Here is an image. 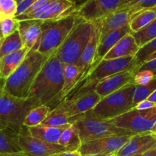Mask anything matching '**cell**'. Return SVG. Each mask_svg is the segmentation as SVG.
<instances>
[{
	"instance_id": "6da1fadb",
	"label": "cell",
	"mask_w": 156,
	"mask_h": 156,
	"mask_svg": "<svg viewBox=\"0 0 156 156\" xmlns=\"http://www.w3.org/2000/svg\"><path fill=\"white\" fill-rule=\"evenodd\" d=\"M64 84V65L56 54L52 53L37 76L29 97L34 98L41 105L54 108L59 105Z\"/></svg>"
},
{
	"instance_id": "7a4b0ae2",
	"label": "cell",
	"mask_w": 156,
	"mask_h": 156,
	"mask_svg": "<svg viewBox=\"0 0 156 156\" xmlns=\"http://www.w3.org/2000/svg\"><path fill=\"white\" fill-rule=\"evenodd\" d=\"M50 56L30 50L17 69L5 81L3 90L18 98H28L40 70Z\"/></svg>"
},
{
	"instance_id": "3957f363",
	"label": "cell",
	"mask_w": 156,
	"mask_h": 156,
	"mask_svg": "<svg viewBox=\"0 0 156 156\" xmlns=\"http://www.w3.org/2000/svg\"><path fill=\"white\" fill-rule=\"evenodd\" d=\"M141 66L142 63L136 56L108 60L102 59L97 65L88 69L87 74L84 76L81 83L75 91L74 94L94 89L101 81L117 73L129 70L139 71Z\"/></svg>"
},
{
	"instance_id": "277c9868",
	"label": "cell",
	"mask_w": 156,
	"mask_h": 156,
	"mask_svg": "<svg viewBox=\"0 0 156 156\" xmlns=\"http://www.w3.org/2000/svg\"><path fill=\"white\" fill-rule=\"evenodd\" d=\"M40 105L34 98H18L0 89V129L12 128L19 131L28 113Z\"/></svg>"
},
{
	"instance_id": "5b68a950",
	"label": "cell",
	"mask_w": 156,
	"mask_h": 156,
	"mask_svg": "<svg viewBox=\"0 0 156 156\" xmlns=\"http://www.w3.org/2000/svg\"><path fill=\"white\" fill-rule=\"evenodd\" d=\"M136 86L134 83L129 84L102 98L92 110L84 115L100 120H110L128 112L134 108L133 98Z\"/></svg>"
},
{
	"instance_id": "8992f818",
	"label": "cell",
	"mask_w": 156,
	"mask_h": 156,
	"mask_svg": "<svg viewBox=\"0 0 156 156\" xmlns=\"http://www.w3.org/2000/svg\"><path fill=\"white\" fill-rule=\"evenodd\" d=\"M79 18L74 13L59 19L43 21L37 51L46 56L56 51L73 30Z\"/></svg>"
},
{
	"instance_id": "52a82bcc",
	"label": "cell",
	"mask_w": 156,
	"mask_h": 156,
	"mask_svg": "<svg viewBox=\"0 0 156 156\" xmlns=\"http://www.w3.org/2000/svg\"><path fill=\"white\" fill-rule=\"evenodd\" d=\"M70 123L75 125L79 130L82 144L86 142L106 137L135 135L131 131L119 127L110 120L87 117L84 114L71 118Z\"/></svg>"
},
{
	"instance_id": "ba28073f",
	"label": "cell",
	"mask_w": 156,
	"mask_h": 156,
	"mask_svg": "<svg viewBox=\"0 0 156 156\" xmlns=\"http://www.w3.org/2000/svg\"><path fill=\"white\" fill-rule=\"evenodd\" d=\"M93 26V22L79 18L73 30L56 50V54L63 65L77 63L89 41Z\"/></svg>"
},
{
	"instance_id": "9c48e42d",
	"label": "cell",
	"mask_w": 156,
	"mask_h": 156,
	"mask_svg": "<svg viewBox=\"0 0 156 156\" xmlns=\"http://www.w3.org/2000/svg\"><path fill=\"white\" fill-rule=\"evenodd\" d=\"M110 121L134 134L153 132L156 126V107L146 111H140L133 108Z\"/></svg>"
},
{
	"instance_id": "30bf717a",
	"label": "cell",
	"mask_w": 156,
	"mask_h": 156,
	"mask_svg": "<svg viewBox=\"0 0 156 156\" xmlns=\"http://www.w3.org/2000/svg\"><path fill=\"white\" fill-rule=\"evenodd\" d=\"M127 0H86L77 6L75 14L85 21L94 22L120 9Z\"/></svg>"
},
{
	"instance_id": "8fae6325",
	"label": "cell",
	"mask_w": 156,
	"mask_h": 156,
	"mask_svg": "<svg viewBox=\"0 0 156 156\" xmlns=\"http://www.w3.org/2000/svg\"><path fill=\"white\" fill-rule=\"evenodd\" d=\"M18 143L22 152L28 156H51L66 152L61 145L45 143L34 138L24 126L18 132Z\"/></svg>"
},
{
	"instance_id": "7c38bea8",
	"label": "cell",
	"mask_w": 156,
	"mask_h": 156,
	"mask_svg": "<svg viewBox=\"0 0 156 156\" xmlns=\"http://www.w3.org/2000/svg\"><path fill=\"white\" fill-rule=\"evenodd\" d=\"M77 9L75 0H53L44 9L31 14H24L15 17L18 21L36 19L52 21L74 14Z\"/></svg>"
},
{
	"instance_id": "4fadbf2b",
	"label": "cell",
	"mask_w": 156,
	"mask_h": 156,
	"mask_svg": "<svg viewBox=\"0 0 156 156\" xmlns=\"http://www.w3.org/2000/svg\"><path fill=\"white\" fill-rule=\"evenodd\" d=\"M101 98L94 89L88 90L82 93L74 94L66 98L59 105L69 118L82 115L92 110L101 101Z\"/></svg>"
},
{
	"instance_id": "5bb4252c",
	"label": "cell",
	"mask_w": 156,
	"mask_h": 156,
	"mask_svg": "<svg viewBox=\"0 0 156 156\" xmlns=\"http://www.w3.org/2000/svg\"><path fill=\"white\" fill-rule=\"evenodd\" d=\"M133 136H115L98 139L83 143L79 149L82 155L105 154L114 155L129 141Z\"/></svg>"
},
{
	"instance_id": "9a60e30c",
	"label": "cell",
	"mask_w": 156,
	"mask_h": 156,
	"mask_svg": "<svg viewBox=\"0 0 156 156\" xmlns=\"http://www.w3.org/2000/svg\"><path fill=\"white\" fill-rule=\"evenodd\" d=\"M156 146V134L153 132L135 134L117 152L116 156L142 155Z\"/></svg>"
},
{
	"instance_id": "2e32d148",
	"label": "cell",
	"mask_w": 156,
	"mask_h": 156,
	"mask_svg": "<svg viewBox=\"0 0 156 156\" xmlns=\"http://www.w3.org/2000/svg\"><path fill=\"white\" fill-rule=\"evenodd\" d=\"M137 72L138 70H129L113 75L101 81L94 89L101 98L106 97L129 84L134 83V77Z\"/></svg>"
},
{
	"instance_id": "e0dca14e",
	"label": "cell",
	"mask_w": 156,
	"mask_h": 156,
	"mask_svg": "<svg viewBox=\"0 0 156 156\" xmlns=\"http://www.w3.org/2000/svg\"><path fill=\"white\" fill-rule=\"evenodd\" d=\"M43 21L36 19L19 21L18 32L24 47L29 50H37L42 33Z\"/></svg>"
},
{
	"instance_id": "ac0fdd59",
	"label": "cell",
	"mask_w": 156,
	"mask_h": 156,
	"mask_svg": "<svg viewBox=\"0 0 156 156\" xmlns=\"http://www.w3.org/2000/svg\"><path fill=\"white\" fill-rule=\"evenodd\" d=\"M94 23V26H93L89 41L85 47V50L82 52L81 56L79 57L77 63L76 64L84 76L87 74L90 67L94 63L98 47L99 42H100V28L97 23Z\"/></svg>"
},
{
	"instance_id": "d6986e66",
	"label": "cell",
	"mask_w": 156,
	"mask_h": 156,
	"mask_svg": "<svg viewBox=\"0 0 156 156\" xmlns=\"http://www.w3.org/2000/svg\"><path fill=\"white\" fill-rule=\"evenodd\" d=\"M129 33H132V30H131L130 27H129V24H127V25L124 26L121 28L113 30V31L109 32V33L106 34L104 36L101 37L100 42H99L98 47L97 53H96L94 63L91 65L90 68L94 67L100 61H101L103 58L106 56L107 53L116 45V44L121 38H123L125 35Z\"/></svg>"
},
{
	"instance_id": "ffe728a7",
	"label": "cell",
	"mask_w": 156,
	"mask_h": 156,
	"mask_svg": "<svg viewBox=\"0 0 156 156\" xmlns=\"http://www.w3.org/2000/svg\"><path fill=\"white\" fill-rule=\"evenodd\" d=\"M131 19V15L127 11L117 9L108 16L94 22L97 23L101 31V37H102L109 32L129 24Z\"/></svg>"
},
{
	"instance_id": "44dd1931",
	"label": "cell",
	"mask_w": 156,
	"mask_h": 156,
	"mask_svg": "<svg viewBox=\"0 0 156 156\" xmlns=\"http://www.w3.org/2000/svg\"><path fill=\"white\" fill-rule=\"evenodd\" d=\"M140 50L135 38L129 33L125 35L116 44V45L108 52L103 59H113L117 58L135 56Z\"/></svg>"
},
{
	"instance_id": "7402d4cb",
	"label": "cell",
	"mask_w": 156,
	"mask_h": 156,
	"mask_svg": "<svg viewBox=\"0 0 156 156\" xmlns=\"http://www.w3.org/2000/svg\"><path fill=\"white\" fill-rule=\"evenodd\" d=\"M83 77V74L81 73L76 64L64 65V84L59 98L60 103L66 100L67 96L74 90L76 91Z\"/></svg>"
},
{
	"instance_id": "603a6c76",
	"label": "cell",
	"mask_w": 156,
	"mask_h": 156,
	"mask_svg": "<svg viewBox=\"0 0 156 156\" xmlns=\"http://www.w3.org/2000/svg\"><path fill=\"white\" fill-rule=\"evenodd\" d=\"M30 51L26 47L8 54L0 59V78L6 80L21 64Z\"/></svg>"
},
{
	"instance_id": "cb8c5ba5",
	"label": "cell",
	"mask_w": 156,
	"mask_h": 156,
	"mask_svg": "<svg viewBox=\"0 0 156 156\" xmlns=\"http://www.w3.org/2000/svg\"><path fill=\"white\" fill-rule=\"evenodd\" d=\"M70 125L71 124L56 127V126H44V125L41 124L39 126L27 128H28L30 135L34 138L38 139V140L45 142V143L58 144L62 132L66 128H68Z\"/></svg>"
},
{
	"instance_id": "d4e9b609",
	"label": "cell",
	"mask_w": 156,
	"mask_h": 156,
	"mask_svg": "<svg viewBox=\"0 0 156 156\" xmlns=\"http://www.w3.org/2000/svg\"><path fill=\"white\" fill-rule=\"evenodd\" d=\"M18 132L12 128L0 129V152L15 153L21 152L18 143Z\"/></svg>"
},
{
	"instance_id": "484cf974",
	"label": "cell",
	"mask_w": 156,
	"mask_h": 156,
	"mask_svg": "<svg viewBox=\"0 0 156 156\" xmlns=\"http://www.w3.org/2000/svg\"><path fill=\"white\" fill-rule=\"evenodd\" d=\"M58 144L63 146L66 152L79 150L82 143L79 130L75 125L71 124L62 132Z\"/></svg>"
},
{
	"instance_id": "4316f807",
	"label": "cell",
	"mask_w": 156,
	"mask_h": 156,
	"mask_svg": "<svg viewBox=\"0 0 156 156\" xmlns=\"http://www.w3.org/2000/svg\"><path fill=\"white\" fill-rule=\"evenodd\" d=\"M51 108L47 105H40L32 109L24 119L23 126L27 127H34L41 125L47 118Z\"/></svg>"
},
{
	"instance_id": "83f0119b",
	"label": "cell",
	"mask_w": 156,
	"mask_h": 156,
	"mask_svg": "<svg viewBox=\"0 0 156 156\" xmlns=\"http://www.w3.org/2000/svg\"><path fill=\"white\" fill-rule=\"evenodd\" d=\"M155 9L156 0H127V2L119 9L127 11L133 18L135 15L143 11Z\"/></svg>"
},
{
	"instance_id": "f1b7e54d",
	"label": "cell",
	"mask_w": 156,
	"mask_h": 156,
	"mask_svg": "<svg viewBox=\"0 0 156 156\" xmlns=\"http://www.w3.org/2000/svg\"><path fill=\"white\" fill-rule=\"evenodd\" d=\"M156 18V10L155 9H149V10L143 11L132 18L129 22L132 33L139 31L141 29L144 28L149 25L151 22Z\"/></svg>"
},
{
	"instance_id": "f546056e",
	"label": "cell",
	"mask_w": 156,
	"mask_h": 156,
	"mask_svg": "<svg viewBox=\"0 0 156 156\" xmlns=\"http://www.w3.org/2000/svg\"><path fill=\"white\" fill-rule=\"evenodd\" d=\"M24 47L18 30L12 34L5 37L0 48V59L8 54L14 53Z\"/></svg>"
},
{
	"instance_id": "4dcf8cb0",
	"label": "cell",
	"mask_w": 156,
	"mask_h": 156,
	"mask_svg": "<svg viewBox=\"0 0 156 156\" xmlns=\"http://www.w3.org/2000/svg\"><path fill=\"white\" fill-rule=\"evenodd\" d=\"M41 124L44 126L59 127V126L69 125L71 124V123H70V119L66 114L63 110L59 105H57L56 108L51 110L47 118L44 120Z\"/></svg>"
},
{
	"instance_id": "1f68e13d",
	"label": "cell",
	"mask_w": 156,
	"mask_h": 156,
	"mask_svg": "<svg viewBox=\"0 0 156 156\" xmlns=\"http://www.w3.org/2000/svg\"><path fill=\"white\" fill-rule=\"evenodd\" d=\"M140 48L156 38V18L149 25L135 33H131Z\"/></svg>"
},
{
	"instance_id": "d6a6232c",
	"label": "cell",
	"mask_w": 156,
	"mask_h": 156,
	"mask_svg": "<svg viewBox=\"0 0 156 156\" xmlns=\"http://www.w3.org/2000/svg\"><path fill=\"white\" fill-rule=\"evenodd\" d=\"M156 90V76L155 79L147 85L145 86H136L135 94L133 98L134 107L143 100L148 99V98Z\"/></svg>"
},
{
	"instance_id": "836d02e7",
	"label": "cell",
	"mask_w": 156,
	"mask_h": 156,
	"mask_svg": "<svg viewBox=\"0 0 156 156\" xmlns=\"http://www.w3.org/2000/svg\"><path fill=\"white\" fill-rule=\"evenodd\" d=\"M19 21L15 18H3L0 21L2 34L3 37L9 36L18 30Z\"/></svg>"
},
{
	"instance_id": "e575fe53",
	"label": "cell",
	"mask_w": 156,
	"mask_h": 156,
	"mask_svg": "<svg viewBox=\"0 0 156 156\" xmlns=\"http://www.w3.org/2000/svg\"><path fill=\"white\" fill-rule=\"evenodd\" d=\"M156 73L149 69H140L136 73L134 77V84L136 86L147 85L155 79Z\"/></svg>"
},
{
	"instance_id": "d590c367",
	"label": "cell",
	"mask_w": 156,
	"mask_h": 156,
	"mask_svg": "<svg viewBox=\"0 0 156 156\" xmlns=\"http://www.w3.org/2000/svg\"><path fill=\"white\" fill-rule=\"evenodd\" d=\"M2 16L3 18H15L18 8L17 0H0Z\"/></svg>"
},
{
	"instance_id": "8d00e7d4",
	"label": "cell",
	"mask_w": 156,
	"mask_h": 156,
	"mask_svg": "<svg viewBox=\"0 0 156 156\" xmlns=\"http://www.w3.org/2000/svg\"><path fill=\"white\" fill-rule=\"evenodd\" d=\"M156 52V38L151 41L146 45L140 48L139 51L136 54V57L140 60L142 64L146 62L148 58Z\"/></svg>"
},
{
	"instance_id": "74e56055",
	"label": "cell",
	"mask_w": 156,
	"mask_h": 156,
	"mask_svg": "<svg viewBox=\"0 0 156 156\" xmlns=\"http://www.w3.org/2000/svg\"><path fill=\"white\" fill-rule=\"evenodd\" d=\"M37 0H17L18 2V8L15 17L23 15L27 12L29 8L31 7Z\"/></svg>"
},
{
	"instance_id": "f35d334b",
	"label": "cell",
	"mask_w": 156,
	"mask_h": 156,
	"mask_svg": "<svg viewBox=\"0 0 156 156\" xmlns=\"http://www.w3.org/2000/svg\"><path fill=\"white\" fill-rule=\"evenodd\" d=\"M53 0H37L33 5L31 6L30 8H29L27 10V12L24 14H31V13H34V12H38L41 9H44L47 5H48L50 2H52Z\"/></svg>"
},
{
	"instance_id": "ab89813d",
	"label": "cell",
	"mask_w": 156,
	"mask_h": 156,
	"mask_svg": "<svg viewBox=\"0 0 156 156\" xmlns=\"http://www.w3.org/2000/svg\"><path fill=\"white\" fill-rule=\"evenodd\" d=\"M156 107V105L155 103H153L152 101H149V99H146V100H143L142 101H140V103L137 104L134 108L136 110H140V111H146V110H149L154 108Z\"/></svg>"
},
{
	"instance_id": "60d3db41",
	"label": "cell",
	"mask_w": 156,
	"mask_h": 156,
	"mask_svg": "<svg viewBox=\"0 0 156 156\" xmlns=\"http://www.w3.org/2000/svg\"><path fill=\"white\" fill-rule=\"evenodd\" d=\"M140 69H149L156 73V59H152V60L148 61V62L142 64Z\"/></svg>"
},
{
	"instance_id": "b9f144b4",
	"label": "cell",
	"mask_w": 156,
	"mask_h": 156,
	"mask_svg": "<svg viewBox=\"0 0 156 156\" xmlns=\"http://www.w3.org/2000/svg\"><path fill=\"white\" fill-rule=\"evenodd\" d=\"M55 156H82V153L79 151H75V152H62L58 153Z\"/></svg>"
},
{
	"instance_id": "7bdbcfd3",
	"label": "cell",
	"mask_w": 156,
	"mask_h": 156,
	"mask_svg": "<svg viewBox=\"0 0 156 156\" xmlns=\"http://www.w3.org/2000/svg\"><path fill=\"white\" fill-rule=\"evenodd\" d=\"M141 156H156V146L142 154Z\"/></svg>"
},
{
	"instance_id": "ee69618b",
	"label": "cell",
	"mask_w": 156,
	"mask_h": 156,
	"mask_svg": "<svg viewBox=\"0 0 156 156\" xmlns=\"http://www.w3.org/2000/svg\"><path fill=\"white\" fill-rule=\"evenodd\" d=\"M0 156H28L24 152H15V153H1L0 152Z\"/></svg>"
},
{
	"instance_id": "f6af8a7d",
	"label": "cell",
	"mask_w": 156,
	"mask_h": 156,
	"mask_svg": "<svg viewBox=\"0 0 156 156\" xmlns=\"http://www.w3.org/2000/svg\"><path fill=\"white\" fill-rule=\"evenodd\" d=\"M148 99H149V101H151L153 102V103H155L156 105V90L153 93H152V94H151L150 96H149V98H148Z\"/></svg>"
},
{
	"instance_id": "bcb514c9",
	"label": "cell",
	"mask_w": 156,
	"mask_h": 156,
	"mask_svg": "<svg viewBox=\"0 0 156 156\" xmlns=\"http://www.w3.org/2000/svg\"><path fill=\"white\" fill-rule=\"evenodd\" d=\"M82 156H111V155H105V154H85V155H82Z\"/></svg>"
},
{
	"instance_id": "7dc6e473",
	"label": "cell",
	"mask_w": 156,
	"mask_h": 156,
	"mask_svg": "<svg viewBox=\"0 0 156 156\" xmlns=\"http://www.w3.org/2000/svg\"><path fill=\"white\" fill-rule=\"evenodd\" d=\"M156 59V52L155 53H154L153 54L151 55V56L148 58L147 60H146V62H148V61H150V60H152V59Z\"/></svg>"
},
{
	"instance_id": "c3c4849f",
	"label": "cell",
	"mask_w": 156,
	"mask_h": 156,
	"mask_svg": "<svg viewBox=\"0 0 156 156\" xmlns=\"http://www.w3.org/2000/svg\"><path fill=\"white\" fill-rule=\"evenodd\" d=\"M5 81V80H2V82H0V89L3 88V85H4Z\"/></svg>"
},
{
	"instance_id": "681fc988",
	"label": "cell",
	"mask_w": 156,
	"mask_h": 156,
	"mask_svg": "<svg viewBox=\"0 0 156 156\" xmlns=\"http://www.w3.org/2000/svg\"><path fill=\"white\" fill-rule=\"evenodd\" d=\"M4 39H5V37H3V38H2V39H0V48H1L2 44L3 41H4Z\"/></svg>"
},
{
	"instance_id": "f907efd6",
	"label": "cell",
	"mask_w": 156,
	"mask_h": 156,
	"mask_svg": "<svg viewBox=\"0 0 156 156\" xmlns=\"http://www.w3.org/2000/svg\"><path fill=\"white\" fill-rule=\"evenodd\" d=\"M2 38H3V36H2V34L1 27H0V39H2Z\"/></svg>"
},
{
	"instance_id": "816d5d0a",
	"label": "cell",
	"mask_w": 156,
	"mask_h": 156,
	"mask_svg": "<svg viewBox=\"0 0 156 156\" xmlns=\"http://www.w3.org/2000/svg\"><path fill=\"white\" fill-rule=\"evenodd\" d=\"M153 133H155L156 134V126H155V129H154V130H153Z\"/></svg>"
},
{
	"instance_id": "f5cc1de1",
	"label": "cell",
	"mask_w": 156,
	"mask_h": 156,
	"mask_svg": "<svg viewBox=\"0 0 156 156\" xmlns=\"http://www.w3.org/2000/svg\"><path fill=\"white\" fill-rule=\"evenodd\" d=\"M0 17L2 18V12H1V7H0Z\"/></svg>"
},
{
	"instance_id": "db71d44e",
	"label": "cell",
	"mask_w": 156,
	"mask_h": 156,
	"mask_svg": "<svg viewBox=\"0 0 156 156\" xmlns=\"http://www.w3.org/2000/svg\"><path fill=\"white\" fill-rule=\"evenodd\" d=\"M131 156H141V155H131Z\"/></svg>"
},
{
	"instance_id": "11a10c76",
	"label": "cell",
	"mask_w": 156,
	"mask_h": 156,
	"mask_svg": "<svg viewBox=\"0 0 156 156\" xmlns=\"http://www.w3.org/2000/svg\"><path fill=\"white\" fill-rule=\"evenodd\" d=\"M2 80H4V79H2L1 78H0V82H2Z\"/></svg>"
},
{
	"instance_id": "9f6ffc18",
	"label": "cell",
	"mask_w": 156,
	"mask_h": 156,
	"mask_svg": "<svg viewBox=\"0 0 156 156\" xmlns=\"http://www.w3.org/2000/svg\"><path fill=\"white\" fill-rule=\"evenodd\" d=\"M2 17H0V21H1V20H2Z\"/></svg>"
},
{
	"instance_id": "6f0895ef",
	"label": "cell",
	"mask_w": 156,
	"mask_h": 156,
	"mask_svg": "<svg viewBox=\"0 0 156 156\" xmlns=\"http://www.w3.org/2000/svg\"><path fill=\"white\" fill-rule=\"evenodd\" d=\"M111 156H116L115 155H111Z\"/></svg>"
},
{
	"instance_id": "680465c9",
	"label": "cell",
	"mask_w": 156,
	"mask_h": 156,
	"mask_svg": "<svg viewBox=\"0 0 156 156\" xmlns=\"http://www.w3.org/2000/svg\"><path fill=\"white\" fill-rule=\"evenodd\" d=\"M51 156H55V155H51Z\"/></svg>"
},
{
	"instance_id": "91938a15",
	"label": "cell",
	"mask_w": 156,
	"mask_h": 156,
	"mask_svg": "<svg viewBox=\"0 0 156 156\" xmlns=\"http://www.w3.org/2000/svg\"><path fill=\"white\" fill-rule=\"evenodd\" d=\"M155 10H156V9H155Z\"/></svg>"
}]
</instances>
